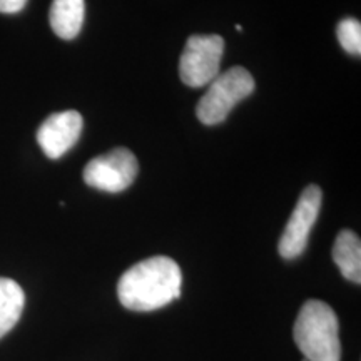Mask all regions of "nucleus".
Wrapping results in <instances>:
<instances>
[{
  "mask_svg": "<svg viewBox=\"0 0 361 361\" xmlns=\"http://www.w3.org/2000/svg\"><path fill=\"white\" fill-rule=\"evenodd\" d=\"M183 273L174 259L154 256L126 271L117 284V296L124 308L154 311L180 296Z\"/></svg>",
  "mask_w": 361,
  "mask_h": 361,
  "instance_id": "nucleus-1",
  "label": "nucleus"
},
{
  "mask_svg": "<svg viewBox=\"0 0 361 361\" xmlns=\"http://www.w3.org/2000/svg\"><path fill=\"white\" fill-rule=\"evenodd\" d=\"M293 335L308 361H341L338 316L323 301L310 300L301 306Z\"/></svg>",
  "mask_w": 361,
  "mask_h": 361,
  "instance_id": "nucleus-2",
  "label": "nucleus"
},
{
  "mask_svg": "<svg viewBox=\"0 0 361 361\" xmlns=\"http://www.w3.org/2000/svg\"><path fill=\"white\" fill-rule=\"evenodd\" d=\"M255 90V79L245 67H233L207 84V90L196 107L197 119L206 126L226 121L234 107Z\"/></svg>",
  "mask_w": 361,
  "mask_h": 361,
  "instance_id": "nucleus-3",
  "label": "nucleus"
},
{
  "mask_svg": "<svg viewBox=\"0 0 361 361\" xmlns=\"http://www.w3.org/2000/svg\"><path fill=\"white\" fill-rule=\"evenodd\" d=\"M223 52L221 35H191L179 61L180 80L189 87H204L219 75Z\"/></svg>",
  "mask_w": 361,
  "mask_h": 361,
  "instance_id": "nucleus-4",
  "label": "nucleus"
},
{
  "mask_svg": "<svg viewBox=\"0 0 361 361\" xmlns=\"http://www.w3.org/2000/svg\"><path fill=\"white\" fill-rule=\"evenodd\" d=\"M137 171L139 164L133 152L126 147H117L94 157L85 166L84 180L99 191L123 192L134 183Z\"/></svg>",
  "mask_w": 361,
  "mask_h": 361,
  "instance_id": "nucleus-5",
  "label": "nucleus"
},
{
  "mask_svg": "<svg viewBox=\"0 0 361 361\" xmlns=\"http://www.w3.org/2000/svg\"><path fill=\"white\" fill-rule=\"evenodd\" d=\"M323 192L322 189L311 184L301 192L298 204L293 211L283 236L279 239L278 251L284 259H295L303 255L308 245L310 233L318 219L319 209H322Z\"/></svg>",
  "mask_w": 361,
  "mask_h": 361,
  "instance_id": "nucleus-6",
  "label": "nucleus"
},
{
  "mask_svg": "<svg viewBox=\"0 0 361 361\" xmlns=\"http://www.w3.org/2000/svg\"><path fill=\"white\" fill-rule=\"evenodd\" d=\"M84 121L78 111H64L49 116L37 130V142L44 154L59 159L79 141Z\"/></svg>",
  "mask_w": 361,
  "mask_h": 361,
  "instance_id": "nucleus-7",
  "label": "nucleus"
},
{
  "mask_svg": "<svg viewBox=\"0 0 361 361\" xmlns=\"http://www.w3.org/2000/svg\"><path fill=\"white\" fill-rule=\"evenodd\" d=\"M85 17V2L84 0H54L51 6V20L52 30L57 37L64 40L75 39L84 25Z\"/></svg>",
  "mask_w": 361,
  "mask_h": 361,
  "instance_id": "nucleus-8",
  "label": "nucleus"
},
{
  "mask_svg": "<svg viewBox=\"0 0 361 361\" xmlns=\"http://www.w3.org/2000/svg\"><path fill=\"white\" fill-rule=\"evenodd\" d=\"M333 259L348 281L361 283V243L353 231H341L333 246Z\"/></svg>",
  "mask_w": 361,
  "mask_h": 361,
  "instance_id": "nucleus-9",
  "label": "nucleus"
},
{
  "mask_svg": "<svg viewBox=\"0 0 361 361\" xmlns=\"http://www.w3.org/2000/svg\"><path fill=\"white\" fill-rule=\"evenodd\" d=\"M25 305L24 290L11 278H0V338L19 323Z\"/></svg>",
  "mask_w": 361,
  "mask_h": 361,
  "instance_id": "nucleus-10",
  "label": "nucleus"
},
{
  "mask_svg": "<svg viewBox=\"0 0 361 361\" xmlns=\"http://www.w3.org/2000/svg\"><path fill=\"white\" fill-rule=\"evenodd\" d=\"M338 42L351 56H361V24L356 19H343L336 27Z\"/></svg>",
  "mask_w": 361,
  "mask_h": 361,
  "instance_id": "nucleus-11",
  "label": "nucleus"
},
{
  "mask_svg": "<svg viewBox=\"0 0 361 361\" xmlns=\"http://www.w3.org/2000/svg\"><path fill=\"white\" fill-rule=\"evenodd\" d=\"M27 0H0V12L2 13H17L25 7Z\"/></svg>",
  "mask_w": 361,
  "mask_h": 361,
  "instance_id": "nucleus-12",
  "label": "nucleus"
},
{
  "mask_svg": "<svg viewBox=\"0 0 361 361\" xmlns=\"http://www.w3.org/2000/svg\"><path fill=\"white\" fill-rule=\"evenodd\" d=\"M303 361H308V360H306V358H305V360H303Z\"/></svg>",
  "mask_w": 361,
  "mask_h": 361,
  "instance_id": "nucleus-13",
  "label": "nucleus"
}]
</instances>
